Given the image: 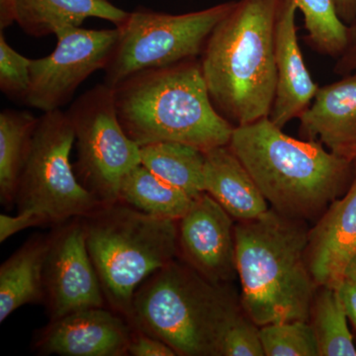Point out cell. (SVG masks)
I'll return each instance as SVG.
<instances>
[{"label":"cell","mask_w":356,"mask_h":356,"mask_svg":"<svg viewBox=\"0 0 356 356\" xmlns=\"http://www.w3.org/2000/svg\"><path fill=\"white\" fill-rule=\"evenodd\" d=\"M50 236H34L0 266V323L28 304L44 303V268Z\"/></svg>","instance_id":"cell-19"},{"label":"cell","mask_w":356,"mask_h":356,"mask_svg":"<svg viewBox=\"0 0 356 356\" xmlns=\"http://www.w3.org/2000/svg\"><path fill=\"white\" fill-rule=\"evenodd\" d=\"M51 55L33 58L31 83L25 102L42 112L65 104L79 86L96 70H104L120 37V29L67 27L56 33Z\"/></svg>","instance_id":"cell-10"},{"label":"cell","mask_w":356,"mask_h":356,"mask_svg":"<svg viewBox=\"0 0 356 356\" xmlns=\"http://www.w3.org/2000/svg\"><path fill=\"white\" fill-rule=\"evenodd\" d=\"M300 133L318 139L332 154L356 163V72L318 88L299 117Z\"/></svg>","instance_id":"cell-16"},{"label":"cell","mask_w":356,"mask_h":356,"mask_svg":"<svg viewBox=\"0 0 356 356\" xmlns=\"http://www.w3.org/2000/svg\"><path fill=\"white\" fill-rule=\"evenodd\" d=\"M303 14L306 42L314 51L339 58L348 41V25L339 18L334 0H294Z\"/></svg>","instance_id":"cell-24"},{"label":"cell","mask_w":356,"mask_h":356,"mask_svg":"<svg viewBox=\"0 0 356 356\" xmlns=\"http://www.w3.org/2000/svg\"><path fill=\"white\" fill-rule=\"evenodd\" d=\"M334 72L343 76L356 72V20L348 26V44L337 58Z\"/></svg>","instance_id":"cell-30"},{"label":"cell","mask_w":356,"mask_h":356,"mask_svg":"<svg viewBox=\"0 0 356 356\" xmlns=\"http://www.w3.org/2000/svg\"><path fill=\"white\" fill-rule=\"evenodd\" d=\"M194 198L168 184L143 165L124 177L119 201L151 216L178 221L191 208Z\"/></svg>","instance_id":"cell-21"},{"label":"cell","mask_w":356,"mask_h":356,"mask_svg":"<svg viewBox=\"0 0 356 356\" xmlns=\"http://www.w3.org/2000/svg\"><path fill=\"white\" fill-rule=\"evenodd\" d=\"M259 334L266 356H320L317 337L309 321L262 325Z\"/></svg>","instance_id":"cell-25"},{"label":"cell","mask_w":356,"mask_h":356,"mask_svg":"<svg viewBox=\"0 0 356 356\" xmlns=\"http://www.w3.org/2000/svg\"><path fill=\"white\" fill-rule=\"evenodd\" d=\"M241 312L227 284L175 259L137 288L129 322L177 355L219 356L222 337Z\"/></svg>","instance_id":"cell-5"},{"label":"cell","mask_w":356,"mask_h":356,"mask_svg":"<svg viewBox=\"0 0 356 356\" xmlns=\"http://www.w3.org/2000/svg\"><path fill=\"white\" fill-rule=\"evenodd\" d=\"M47 226L43 218L34 213H17L16 216L0 215V243L6 242L15 234L31 227Z\"/></svg>","instance_id":"cell-29"},{"label":"cell","mask_w":356,"mask_h":356,"mask_svg":"<svg viewBox=\"0 0 356 356\" xmlns=\"http://www.w3.org/2000/svg\"><path fill=\"white\" fill-rule=\"evenodd\" d=\"M133 332L129 321L111 309L90 308L50 321L34 344L43 355L124 356Z\"/></svg>","instance_id":"cell-13"},{"label":"cell","mask_w":356,"mask_h":356,"mask_svg":"<svg viewBox=\"0 0 356 356\" xmlns=\"http://www.w3.org/2000/svg\"><path fill=\"white\" fill-rule=\"evenodd\" d=\"M355 254L356 163L348 193L334 201L315 228L309 231L307 259L318 286H341L344 270Z\"/></svg>","instance_id":"cell-15"},{"label":"cell","mask_w":356,"mask_h":356,"mask_svg":"<svg viewBox=\"0 0 356 356\" xmlns=\"http://www.w3.org/2000/svg\"><path fill=\"white\" fill-rule=\"evenodd\" d=\"M337 291L343 301L348 317L356 329V283L343 280L341 286L337 288Z\"/></svg>","instance_id":"cell-31"},{"label":"cell","mask_w":356,"mask_h":356,"mask_svg":"<svg viewBox=\"0 0 356 356\" xmlns=\"http://www.w3.org/2000/svg\"><path fill=\"white\" fill-rule=\"evenodd\" d=\"M38 118L26 111L6 109L0 113V199L15 203L18 182Z\"/></svg>","instance_id":"cell-22"},{"label":"cell","mask_w":356,"mask_h":356,"mask_svg":"<svg viewBox=\"0 0 356 356\" xmlns=\"http://www.w3.org/2000/svg\"><path fill=\"white\" fill-rule=\"evenodd\" d=\"M74 131L77 179L102 205L118 202L124 177L140 165V147L119 121L113 88L89 89L67 110Z\"/></svg>","instance_id":"cell-9"},{"label":"cell","mask_w":356,"mask_h":356,"mask_svg":"<svg viewBox=\"0 0 356 356\" xmlns=\"http://www.w3.org/2000/svg\"><path fill=\"white\" fill-rule=\"evenodd\" d=\"M15 22L27 35L44 37L67 27H81L95 17L119 27L129 13L109 0H14Z\"/></svg>","instance_id":"cell-18"},{"label":"cell","mask_w":356,"mask_h":356,"mask_svg":"<svg viewBox=\"0 0 356 356\" xmlns=\"http://www.w3.org/2000/svg\"><path fill=\"white\" fill-rule=\"evenodd\" d=\"M297 10L294 0H280L274 23L276 90L269 119L281 129L299 118L310 106L318 89L300 49Z\"/></svg>","instance_id":"cell-14"},{"label":"cell","mask_w":356,"mask_h":356,"mask_svg":"<svg viewBox=\"0 0 356 356\" xmlns=\"http://www.w3.org/2000/svg\"><path fill=\"white\" fill-rule=\"evenodd\" d=\"M235 2L178 15L143 8L129 13L128 19L118 27L120 37L105 67L104 83L113 88L143 70L197 58Z\"/></svg>","instance_id":"cell-8"},{"label":"cell","mask_w":356,"mask_h":356,"mask_svg":"<svg viewBox=\"0 0 356 356\" xmlns=\"http://www.w3.org/2000/svg\"><path fill=\"white\" fill-rule=\"evenodd\" d=\"M83 219L106 305L129 321L137 288L178 257L177 221L151 216L122 201L102 205Z\"/></svg>","instance_id":"cell-6"},{"label":"cell","mask_w":356,"mask_h":356,"mask_svg":"<svg viewBox=\"0 0 356 356\" xmlns=\"http://www.w3.org/2000/svg\"><path fill=\"white\" fill-rule=\"evenodd\" d=\"M44 305L50 321L106 306L86 245L83 218L56 227L44 268Z\"/></svg>","instance_id":"cell-11"},{"label":"cell","mask_w":356,"mask_h":356,"mask_svg":"<svg viewBox=\"0 0 356 356\" xmlns=\"http://www.w3.org/2000/svg\"><path fill=\"white\" fill-rule=\"evenodd\" d=\"M13 22H15L14 0H0V28L6 29Z\"/></svg>","instance_id":"cell-33"},{"label":"cell","mask_w":356,"mask_h":356,"mask_svg":"<svg viewBox=\"0 0 356 356\" xmlns=\"http://www.w3.org/2000/svg\"><path fill=\"white\" fill-rule=\"evenodd\" d=\"M74 139L67 112H44L38 118L18 182L17 213H34L57 227L102 206L77 179L70 163Z\"/></svg>","instance_id":"cell-7"},{"label":"cell","mask_w":356,"mask_h":356,"mask_svg":"<svg viewBox=\"0 0 356 356\" xmlns=\"http://www.w3.org/2000/svg\"><path fill=\"white\" fill-rule=\"evenodd\" d=\"M337 14L346 25L356 20V0H334Z\"/></svg>","instance_id":"cell-32"},{"label":"cell","mask_w":356,"mask_h":356,"mask_svg":"<svg viewBox=\"0 0 356 356\" xmlns=\"http://www.w3.org/2000/svg\"><path fill=\"white\" fill-rule=\"evenodd\" d=\"M233 219L212 196L203 192L177 221L178 254L216 284H227L236 273Z\"/></svg>","instance_id":"cell-12"},{"label":"cell","mask_w":356,"mask_h":356,"mask_svg":"<svg viewBox=\"0 0 356 356\" xmlns=\"http://www.w3.org/2000/svg\"><path fill=\"white\" fill-rule=\"evenodd\" d=\"M140 165L192 198L205 192V152L177 142H161L140 147Z\"/></svg>","instance_id":"cell-20"},{"label":"cell","mask_w":356,"mask_h":356,"mask_svg":"<svg viewBox=\"0 0 356 356\" xmlns=\"http://www.w3.org/2000/svg\"><path fill=\"white\" fill-rule=\"evenodd\" d=\"M259 327L241 312L225 332L219 356H264Z\"/></svg>","instance_id":"cell-27"},{"label":"cell","mask_w":356,"mask_h":356,"mask_svg":"<svg viewBox=\"0 0 356 356\" xmlns=\"http://www.w3.org/2000/svg\"><path fill=\"white\" fill-rule=\"evenodd\" d=\"M343 280L356 283V254L353 255V259L348 262L346 270H344Z\"/></svg>","instance_id":"cell-34"},{"label":"cell","mask_w":356,"mask_h":356,"mask_svg":"<svg viewBox=\"0 0 356 356\" xmlns=\"http://www.w3.org/2000/svg\"><path fill=\"white\" fill-rule=\"evenodd\" d=\"M235 242L243 313L259 327L310 321L318 286L307 259L305 227L296 218L268 210L236 222Z\"/></svg>","instance_id":"cell-3"},{"label":"cell","mask_w":356,"mask_h":356,"mask_svg":"<svg viewBox=\"0 0 356 356\" xmlns=\"http://www.w3.org/2000/svg\"><path fill=\"white\" fill-rule=\"evenodd\" d=\"M113 92L122 127L140 147L177 142L207 152L229 145L235 129L213 104L196 58L137 72Z\"/></svg>","instance_id":"cell-2"},{"label":"cell","mask_w":356,"mask_h":356,"mask_svg":"<svg viewBox=\"0 0 356 356\" xmlns=\"http://www.w3.org/2000/svg\"><path fill=\"white\" fill-rule=\"evenodd\" d=\"M32 58L14 50L7 43L3 33L0 34V89L11 98L26 100L31 83Z\"/></svg>","instance_id":"cell-26"},{"label":"cell","mask_w":356,"mask_h":356,"mask_svg":"<svg viewBox=\"0 0 356 356\" xmlns=\"http://www.w3.org/2000/svg\"><path fill=\"white\" fill-rule=\"evenodd\" d=\"M128 355L175 356L177 355L165 341L134 329L132 339L129 344Z\"/></svg>","instance_id":"cell-28"},{"label":"cell","mask_w":356,"mask_h":356,"mask_svg":"<svg viewBox=\"0 0 356 356\" xmlns=\"http://www.w3.org/2000/svg\"><path fill=\"white\" fill-rule=\"evenodd\" d=\"M320 356H356L348 314L337 289L320 286L312 306L310 320Z\"/></svg>","instance_id":"cell-23"},{"label":"cell","mask_w":356,"mask_h":356,"mask_svg":"<svg viewBox=\"0 0 356 356\" xmlns=\"http://www.w3.org/2000/svg\"><path fill=\"white\" fill-rule=\"evenodd\" d=\"M278 2L236 1L211 33L201 54V70L211 100L235 127L267 118L273 109Z\"/></svg>","instance_id":"cell-1"},{"label":"cell","mask_w":356,"mask_h":356,"mask_svg":"<svg viewBox=\"0 0 356 356\" xmlns=\"http://www.w3.org/2000/svg\"><path fill=\"white\" fill-rule=\"evenodd\" d=\"M204 188L234 219H254L268 211L254 178L229 145L205 152Z\"/></svg>","instance_id":"cell-17"},{"label":"cell","mask_w":356,"mask_h":356,"mask_svg":"<svg viewBox=\"0 0 356 356\" xmlns=\"http://www.w3.org/2000/svg\"><path fill=\"white\" fill-rule=\"evenodd\" d=\"M229 146L274 210L296 219L334 200L355 165L316 140L290 137L269 117L236 126Z\"/></svg>","instance_id":"cell-4"}]
</instances>
